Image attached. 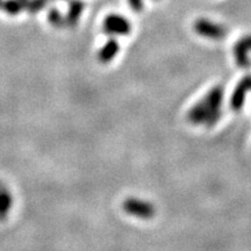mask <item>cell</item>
Returning <instances> with one entry per match:
<instances>
[{
    "label": "cell",
    "mask_w": 251,
    "mask_h": 251,
    "mask_svg": "<svg viewBox=\"0 0 251 251\" xmlns=\"http://www.w3.org/2000/svg\"><path fill=\"white\" fill-rule=\"evenodd\" d=\"M222 101H224L222 87H213L200 101H198L190 109L187 115L188 120L193 125H203L207 127H212L221 117Z\"/></svg>",
    "instance_id": "obj_1"
},
{
    "label": "cell",
    "mask_w": 251,
    "mask_h": 251,
    "mask_svg": "<svg viewBox=\"0 0 251 251\" xmlns=\"http://www.w3.org/2000/svg\"><path fill=\"white\" fill-rule=\"evenodd\" d=\"M193 30L203 39L221 41L227 35L228 30L224 25L213 21L208 18H199L193 23Z\"/></svg>",
    "instance_id": "obj_2"
},
{
    "label": "cell",
    "mask_w": 251,
    "mask_h": 251,
    "mask_svg": "<svg viewBox=\"0 0 251 251\" xmlns=\"http://www.w3.org/2000/svg\"><path fill=\"white\" fill-rule=\"evenodd\" d=\"M103 30L109 35H127L130 33L131 25L122 15L112 14L106 18L103 23Z\"/></svg>",
    "instance_id": "obj_3"
},
{
    "label": "cell",
    "mask_w": 251,
    "mask_h": 251,
    "mask_svg": "<svg viewBox=\"0 0 251 251\" xmlns=\"http://www.w3.org/2000/svg\"><path fill=\"white\" fill-rule=\"evenodd\" d=\"M124 207L126 212L140 219H150L155 215V207L152 203L141 199H128Z\"/></svg>",
    "instance_id": "obj_4"
},
{
    "label": "cell",
    "mask_w": 251,
    "mask_h": 251,
    "mask_svg": "<svg viewBox=\"0 0 251 251\" xmlns=\"http://www.w3.org/2000/svg\"><path fill=\"white\" fill-rule=\"evenodd\" d=\"M251 34L241 37L234 47V56L240 68H249L251 58Z\"/></svg>",
    "instance_id": "obj_5"
},
{
    "label": "cell",
    "mask_w": 251,
    "mask_h": 251,
    "mask_svg": "<svg viewBox=\"0 0 251 251\" xmlns=\"http://www.w3.org/2000/svg\"><path fill=\"white\" fill-rule=\"evenodd\" d=\"M251 90V77H246L241 83L238 84L236 89H235L233 96H231L230 105L234 109L238 111L243 106L244 100H246L247 92Z\"/></svg>",
    "instance_id": "obj_6"
},
{
    "label": "cell",
    "mask_w": 251,
    "mask_h": 251,
    "mask_svg": "<svg viewBox=\"0 0 251 251\" xmlns=\"http://www.w3.org/2000/svg\"><path fill=\"white\" fill-rule=\"evenodd\" d=\"M118 51H119V43L117 41L115 40L108 41V42L102 47V49L100 50V54H99L100 61L103 63L112 61V59L115 57V55L118 54Z\"/></svg>",
    "instance_id": "obj_7"
},
{
    "label": "cell",
    "mask_w": 251,
    "mask_h": 251,
    "mask_svg": "<svg viewBox=\"0 0 251 251\" xmlns=\"http://www.w3.org/2000/svg\"><path fill=\"white\" fill-rule=\"evenodd\" d=\"M84 8V4L79 0H75V1L71 2L70 5V9H69V14H68V19H67V24L68 25H75L79 19L81 12H83Z\"/></svg>",
    "instance_id": "obj_8"
},
{
    "label": "cell",
    "mask_w": 251,
    "mask_h": 251,
    "mask_svg": "<svg viewBox=\"0 0 251 251\" xmlns=\"http://www.w3.org/2000/svg\"><path fill=\"white\" fill-rule=\"evenodd\" d=\"M12 206V198L7 191L1 188L0 191V219H5Z\"/></svg>",
    "instance_id": "obj_9"
},
{
    "label": "cell",
    "mask_w": 251,
    "mask_h": 251,
    "mask_svg": "<svg viewBox=\"0 0 251 251\" xmlns=\"http://www.w3.org/2000/svg\"><path fill=\"white\" fill-rule=\"evenodd\" d=\"M27 0H8V1L2 4V7L5 8V11L8 14L15 15L23 11L25 6H27Z\"/></svg>",
    "instance_id": "obj_10"
},
{
    "label": "cell",
    "mask_w": 251,
    "mask_h": 251,
    "mask_svg": "<svg viewBox=\"0 0 251 251\" xmlns=\"http://www.w3.org/2000/svg\"><path fill=\"white\" fill-rule=\"evenodd\" d=\"M48 2L49 0H30V1L27 2L26 7L31 13H36V12L41 11V9L45 7Z\"/></svg>",
    "instance_id": "obj_11"
},
{
    "label": "cell",
    "mask_w": 251,
    "mask_h": 251,
    "mask_svg": "<svg viewBox=\"0 0 251 251\" xmlns=\"http://www.w3.org/2000/svg\"><path fill=\"white\" fill-rule=\"evenodd\" d=\"M49 21L54 25V26H57V27L64 26V25L67 24V20H65V19L61 15V13H59L58 11H56V9H54V11H51L49 13Z\"/></svg>",
    "instance_id": "obj_12"
},
{
    "label": "cell",
    "mask_w": 251,
    "mask_h": 251,
    "mask_svg": "<svg viewBox=\"0 0 251 251\" xmlns=\"http://www.w3.org/2000/svg\"><path fill=\"white\" fill-rule=\"evenodd\" d=\"M128 4H129L130 7L133 8V11L141 12L143 9L144 1L143 0H128Z\"/></svg>",
    "instance_id": "obj_13"
},
{
    "label": "cell",
    "mask_w": 251,
    "mask_h": 251,
    "mask_svg": "<svg viewBox=\"0 0 251 251\" xmlns=\"http://www.w3.org/2000/svg\"><path fill=\"white\" fill-rule=\"evenodd\" d=\"M1 188H2V187H1V186H0V191H1Z\"/></svg>",
    "instance_id": "obj_14"
}]
</instances>
